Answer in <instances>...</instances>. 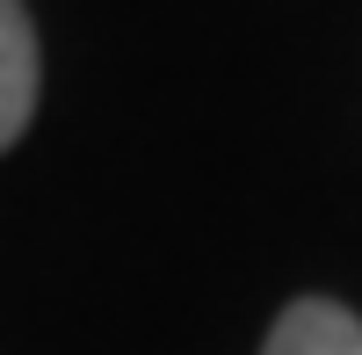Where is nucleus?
I'll return each mask as SVG.
<instances>
[{"instance_id":"obj_2","label":"nucleus","mask_w":362,"mask_h":355,"mask_svg":"<svg viewBox=\"0 0 362 355\" xmlns=\"http://www.w3.org/2000/svg\"><path fill=\"white\" fill-rule=\"evenodd\" d=\"M261 355H362V319L348 305H334V298H297L268 327Z\"/></svg>"},{"instance_id":"obj_1","label":"nucleus","mask_w":362,"mask_h":355,"mask_svg":"<svg viewBox=\"0 0 362 355\" xmlns=\"http://www.w3.org/2000/svg\"><path fill=\"white\" fill-rule=\"evenodd\" d=\"M37 87H44V66H37L29 8H22V0H0V153L29 131V116H37Z\"/></svg>"}]
</instances>
